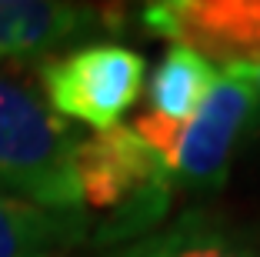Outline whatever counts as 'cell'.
I'll list each match as a JSON object with an SVG mask.
<instances>
[{"label":"cell","mask_w":260,"mask_h":257,"mask_svg":"<svg viewBox=\"0 0 260 257\" xmlns=\"http://www.w3.org/2000/svg\"><path fill=\"white\" fill-rule=\"evenodd\" d=\"M140 17L147 31L197 50L214 67L260 64V0H157Z\"/></svg>","instance_id":"5b68a950"},{"label":"cell","mask_w":260,"mask_h":257,"mask_svg":"<svg viewBox=\"0 0 260 257\" xmlns=\"http://www.w3.org/2000/svg\"><path fill=\"white\" fill-rule=\"evenodd\" d=\"M217 74L220 67H214L197 50L170 44V50L164 53V61L150 77V110L147 113L167 124H187L210 94Z\"/></svg>","instance_id":"ba28073f"},{"label":"cell","mask_w":260,"mask_h":257,"mask_svg":"<svg viewBox=\"0 0 260 257\" xmlns=\"http://www.w3.org/2000/svg\"><path fill=\"white\" fill-rule=\"evenodd\" d=\"M80 207L107 214L100 241L127 244L157 231L174 187L164 157L134 127H110L80 137L74 147Z\"/></svg>","instance_id":"6da1fadb"},{"label":"cell","mask_w":260,"mask_h":257,"mask_svg":"<svg viewBox=\"0 0 260 257\" xmlns=\"http://www.w3.org/2000/svg\"><path fill=\"white\" fill-rule=\"evenodd\" d=\"M107 257H257L234 231L200 211L177 217L174 224L127 241Z\"/></svg>","instance_id":"52a82bcc"},{"label":"cell","mask_w":260,"mask_h":257,"mask_svg":"<svg viewBox=\"0 0 260 257\" xmlns=\"http://www.w3.org/2000/svg\"><path fill=\"white\" fill-rule=\"evenodd\" d=\"M97 20L90 7L57 0H0V57H30L87 34Z\"/></svg>","instance_id":"8992f818"},{"label":"cell","mask_w":260,"mask_h":257,"mask_svg":"<svg viewBox=\"0 0 260 257\" xmlns=\"http://www.w3.org/2000/svg\"><path fill=\"white\" fill-rule=\"evenodd\" d=\"M147 61L127 44L97 40L44 64L47 107L60 121H77L93 134L120 127V117L144 91Z\"/></svg>","instance_id":"277c9868"},{"label":"cell","mask_w":260,"mask_h":257,"mask_svg":"<svg viewBox=\"0 0 260 257\" xmlns=\"http://www.w3.org/2000/svg\"><path fill=\"white\" fill-rule=\"evenodd\" d=\"M244 67L253 80V91H257V117H260V64H244Z\"/></svg>","instance_id":"30bf717a"},{"label":"cell","mask_w":260,"mask_h":257,"mask_svg":"<svg viewBox=\"0 0 260 257\" xmlns=\"http://www.w3.org/2000/svg\"><path fill=\"white\" fill-rule=\"evenodd\" d=\"M257 117V91L244 64L220 67L210 94L187 124H167L153 113H140L134 130L164 157L174 184L210 187L227 177L230 154L244 127Z\"/></svg>","instance_id":"3957f363"},{"label":"cell","mask_w":260,"mask_h":257,"mask_svg":"<svg viewBox=\"0 0 260 257\" xmlns=\"http://www.w3.org/2000/svg\"><path fill=\"white\" fill-rule=\"evenodd\" d=\"M84 217L54 214L0 194V257H57L80 241Z\"/></svg>","instance_id":"9c48e42d"},{"label":"cell","mask_w":260,"mask_h":257,"mask_svg":"<svg viewBox=\"0 0 260 257\" xmlns=\"http://www.w3.org/2000/svg\"><path fill=\"white\" fill-rule=\"evenodd\" d=\"M80 137L40 97L0 80V194L54 214L84 217L74 181Z\"/></svg>","instance_id":"7a4b0ae2"}]
</instances>
